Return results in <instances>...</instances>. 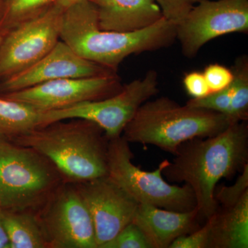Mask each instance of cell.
Segmentation results:
<instances>
[{"mask_svg":"<svg viewBox=\"0 0 248 248\" xmlns=\"http://www.w3.org/2000/svg\"><path fill=\"white\" fill-rule=\"evenodd\" d=\"M174 156L162 175L170 182L190 186L199 218L206 221L218 208L215 198L218 182L231 179L248 164L247 121L232 124L215 136L189 140L179 146Z\"/></svg>","mask_w":248,"mask_h":248,"instance_id":"cell-1","label":"cell"},{"mask_svg":"<svg viewBox=\"0 0 248 248\" xmlns=\"http://www.w3.org/2000/svg\"><path fill=\"white\" fill-rule=\"evenodd\" d=\"M60 40L81 58L117 73L130 55L164 48L177 38L176 26L164 17L141 30H104L94 6L89 0H80L63 11Z\"/></svg>","mask_w":248,"mask_h":248,"instance_id":"cell-2","label":"cell"},{"mask_svg":"<svg viewBox=\"0 0 248 248\" xmlns=\"http://www.w3.org/2000/svg\"><path fill=\"white\" fill-rule=\"evenodd\" d=\"M68 120L42 125L8 140L46 157L64 182L78 184L108 176L109 139L104 130L91 121Z\"/></svg>","mask_w":248,"mask_h":248,"instance_id":"cell-3","label":"cell"},{"mask_svg":"<svg viewBox=\"0 0 248 248\" xmlns=\"http://www.w3.org/2000/svg\"><path fill=\"white\" fill-rule=\"evenodd\" d=\"M231 124L223 114L161 97L143 103L122 136L129 143L153 145L175 155L182 143L215 136Z\"/></svg>","mask_w":248,"mask_h":248,"instance_id":"cell-4","label":"cell"},{"mask_svg":"<svg viewBox=\"0 0 248 248\" xmlns=\"http://www.w3.org/2000/svg\"><path fill=\"white\" fill-rule=\"evenodd\" d=\"M63 182L45 156L0 136L1 210L35 212Z\"/></svg>","mask_w":248,"mask_h":248,"instance_id":"cell-5","label":"cell"},{"mask_svg":"<svg viewBox=\"0 0 248 248\" xmlns=\"http://www.w3.org/2000/svg\"><path fill=\"white\" fill-rule=\"evenodd\" d=\"M129 142L122 136L109 140L108 176L138 203L149 204L176 212H187L197 207L195 195L188 185H171L162 171L169 161H161L153 172L133 164Z\"/></svg>","mask_w":248,"mask_h":248,"instance_id":"cell-6","label":"cell"},{"mask_svg":"<svg viewBox=\"0 0 248 248\" xmlns=\"http://www.w3.org/2000/svg\"><path fill=\"white\" fill-rule=\"evenodd\" d=\"M158 80L157 72L150 70L141 79L123 85L120 92L110 97L43 112L42 125L82 119L97 124L109 140L119 138L142 104L159 93Z\"/></svg>","mask_w":248,"mask_h":248,"instance_id":"cell-7","label":"cell"},{"mask_svg":"<svg viewBox=\"0 0 248 248\" xmlns=\"http://www.w3.org/2000/svg\"><path fill=\"white\" fill-rule=\"evenodd\" d=\"M35 213L48 248H97L91 215L74 184L62 183Z\"/></svg>","mask_w":248,"mask_h":248,"instance_id":"cell-8","label":"cell"},{"mask_svg":"<svg viewBox=\"0 0 248 248\" xmlns=\"http://www.w3.org/2000/svg\"><path fill=\"white\" fill-rule=\"evenodd\" d=\"M248 31V0H202L176 26V38L192 58L217 37Z\"/></svg>","mask_w":248,"mask_h":248,"instance_id":"cell-9","label":"cell"},{"mask_svg":"<svg viewBox=\"0 0 248 248\" xmlns=\"http://www.w3.org/2000/svg\"><path fill=\"white\" fill-rule=\"evenodd\" d=\"M63 11L54 5L4 35L0 46V80L27 69L53 48L60 40Z\"/></svg>","mask_w":248,"mask_h":248,"instance_id":"cell-10","label":"cell"},{"mask_svg":"<svg viewBox=\"0 0 248 248\" xmlns=\"http://www.w3.org/2000/svg\"><path fill=\"white\" fill-rule=\"evenodd\" d=\"M122 87L123 85L117 73L94 78L53 80L0 96L25 103L46 112L106 99L120 92Z\"/></svg>","mask_w":248,"mask_h":248,"instance_id":"cell-11","label":"cell"},{"mask_svg":"<svg viewBox=\"0 0 248 248\" xmlns=\"http://www.w3.org/2000/svg\"><path fill=\"white\" fill-rule=\"evenodd\" d=\"M73 184L91 215L97 248L133 221L140 203L108 176Z\"/></svg>","mask_w":248,"mask_h":248,"instance_id":"cell-12","label":"cell"},{"mask_svg":"<svg viewBox=\"0 0 248 248\" xmlns=\"http://www.w3.org/2000/svg\"><path fill=\"white\" fill-rule=\"evenodd\" d=\"M117 72L80 57L60 40L40 61L17 74L0 80V95L63 78H94Z\"/></svg>","mask_w":248,"mask_h":248,"instance_id":"cell-13","label":"cell"},{"mask_svg":"<svg viewBox=\"0 0 248 248\" xmlns=\"http://www.w3.org/2000/svg\"><path fill=\"white\" fill-rule=\"evenodd\" d=\"M197 208L176 212L140 203L133 223L141 230L151 248H169L174 240L200 228Z\"/></svg>","mask_w":248,"mask_h":248,"instance_id":"cell-14","label":"cell"},{"mask_svg":"<svg viewBox=\"0 0 248 248\" xmlns=\"http://www.w3.org/2000/svg\"><path fill=\"white\" fill-rule=\"evenodd\" d=\"M102 29L117 32L141 30L163 18L155 0H89Z\"/></svg>","mask_w":248,"mask_h":248,"instance_id":"cell-15","label":"cell"},{"mask_svg":"<svg viewBox=\"0 0 248 248\" xmlns=\"http://www.w3.org/2000/svg\"><path fill=\"white\" fill-rule=\"evenodd\" d=\"M208 220V248H248V192L234 203L218 205Z\"/></svg>","mask_w":248,"mask_h":248,"instance_id":"cell-16","label":"cell"},{"mask_svg":"<svg viewBox=\"0 0 248 248\" xmlns=\"http://www.w3.org/2000/svg\"><path fill=\"white\" fill-rule=\"evenodd\" d=\"M10 248H48L35 212L1 210Z\"/></svg>","mask_w":248,"mask_h":248,"instance_id":"cell-17","label":"cell"},{"mask_svg":"<svg viewBox=\"0 0 248 248\" xmlns=\"http://www.w3.org/2000/svg\"><path fill=\"white\" fill-rule=\"evenodd\" d=\"M43 112L0 96V136L12 139L42 125Z\"/></svg>","mask_w":248,"mask_h":248,"instance_id":"cell-18","label":"cell"},{"mask_svg":"<svg viewBox=\"0 0 248 248\" xmlns=\"http://www.w3.org/2000/svg\"><path fill=\"white\" fill-rule=\"evenodd\" d=\"M58 0H0V30L3 35L42 16Z\"/></svg>","mask_w":248,"mask_h":248,"instance_id":"cell-19","label":"cell"},{"mask_svg":"<svg viewBox=\"0 0 248 248\" xmlns=\"http://www.w3.org/2000/svg\"><path fill=\"white\" fill-rule=\"evenodd\" d=\"M231 69L234 75L231 84L232 93L231 104L226 115L233 124L248 121V57H239L235 60Z\"/></svg>","mask_w":248,"mask_h":248,"instance_id":"cell-20","label":"cell"},{"mask_svg":"<svg viewBox=\"0 0 248 248\" xmlns=\"http://www.w3.org/2000/svg\"><path fill=\"white\" fill-rule=\"evenodd\" d=\"M101 248H151L144 235L132 222Z\"/></svg>","mask_w":248,"mask_h":248,"instance_id":"cell-21","label":"cell"},{"mask_svg":"<svg viewBox=\"0 0 248 248\" xmlns=\"http://www.w3.org/2000/svg\"><path fill=\"white\" fill-rule=\"evenodd\" d=\"M232 93V90L231 84L226 89L210 93L206 97L200 99H191L186 103V105L219 112L226 115L231 104Z\"/></svg>","mask_w":248,"mask_h":248,"instance_id":"cell-22","label":"cell"},{"mask_svg":"<svg viewBox=\"0 0 248 248\" xmlns=\"http://www.w3.org/2000/svg\"><path fill=\"white\" fill-rule=\"evenodd\" d=\"M165 19L177 26L202 0H155Z\"/></svg>","mask_w":248,"mask_h":248,"instance_id":"cell-23","label":"cell"},{"mask_svg":"<svg viewBox=\"0 0 248 248\" xmlns=\"http://www.w3.org/2000/svg\"><path fill=\"white\" fill-rule=\"evenodd\" d=\"M203 73L211 93L226 89L232 82L234 78L231 68L219 63L208 65L205 67Z\"/></svg>","mask_w":248,"mask_h":248,"instance_id":"cell-24","label":"cell"},{"mask_svg":"<svg viewBox=\"0 0 248 248\" xmlns=\"http://www.w3.org/2000/svg\"><path fill=\"white\" fill-rule=\"evenodd\" d=\"M210 234V222L208 219L203 226L174 240L169 248H208Z\"/></svg>","mask_w":248,"mask_h":248,"instance_id":"cell-25","label":"cell"},{"mask_svg":"<svg viewBox=\"0 0 248 248\" xmlns=\"http://www.w3.org/2000/svg\"><path fill=\"white\" fill-rule=\"evenodd\" d=\"M183 82L186 92L192 99H200L212 93L202 72L193 71L187 73L184 76Z\"/></svg>","mask_w":248,"mask_h":248,"instance_id":"cell-26","label":"cell"},{"mask_svg":"<svg viewBox=\"0 0 248 248\" xmlns=\"http://www.w3.org/2000/svg\"><path fill=\"white\" fill-rule=\"evenodd\" d=\"M0 248H10V241L0 211Z\"/></svg>","mask_w":248,"mask_h":248,"instance_id":"cell-27","label":"cell"},{"mask_svg":"<svg viewBox=\"0 0 248 248\" xmlns=\"http://www.w3.org/2000/svg\"><path fill=\"white\" fill-rule=\"evenodd\" d=\"M80 0H58L56 4L55 5L60 6L62 9H65L68 7V6H71V5L75 4V3L78 2Z\"/></svg>","mask_w":248,"mask_h":248,"instance_id":"cell-28","label":"cell"},{"mask_svg":"<svg viewBox=\"0 0 248 248\" xmlns=\"http://www.w3.org/2000/svg\"><path fill=\"white\" fill-rule=\"evenodd\" d=\"M3 38H4V35H3L2 32L0 30V46H1V42H2Z\"/></svg>","mask_w":248,"mask_h":248,"instance_id":"cell-29","label":"cell"},{"mask_svg":"<svg viewBox=\"0 0 248 248\" xmlns=\"http://www.w3.org/2000/svg\"><path fill=\"white\" fill-rule=\"evenodd\" d=\"M0 211H1V209H0Z\"/></svg>","mask_w":248,"mask_h":248,"instance_id":"cell-30","label":"cell"}]
</instances>
